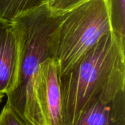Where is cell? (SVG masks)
Masks as SVG:
<instances>
[{"label": "cell", "mask_w": 125, "mask_h": 125, "mask_svg": "<svg viewBox=\"0 0 125 125\" xmlns=\"http://www.w3.org/2000/svg\"><path fill=\"white\" fill-rule=\"evenodd\" d=\"M59 83L62 125H73L94 104L125 91V50L112 33L103 36L59 75Z\"/></svg>", "instance_id": "obj_1"}, {"label": "cell", "mask_w": 125, "mask_h": 125, "mask_svg": "<svg viewBox=\"0 0 125 125\" xmlns=\"http://www.w3.org/2000/svg\"><path fill=\"white\" fill-rule=\"evenodd\" d=\"M62 13L48 4L12 22L18 42V67L15 84L6 94L7 104L31 125H44L34 93L38 70L55 59L56 33Z\"/></svg>", "instance_id": "obj_2"}, {"label": "cell", "mask_w": 125, "mask_h": 125, "mask_svg": "<svg viewBox=\"0 0 125 125\" xmlns=\"http://www.w3.org/2000/svg\"><path fill=\"white\" fill-rule=\"evenodd\" d=\"M111 33L106 0H86L62 12L55 51L59 75L71 68L103 36Z\"/></svg>", "instance_id": "obj_3"}, {"label": "cell", "mask_w": 125, "mask_h": 125, "mask_svg": "<svg viewBox=\"0 0 125 125\" xmlns=\"http://www.w3.org/2000/svg\"><path fill=\"white\" fill-rule=\"evenodd\" d=\"M34 93L44 125H62V98L55 59L41 64L34 82Z\"/></svg>", "instance_id": "obj_4"}, {"label": "cell", "mask_w": 125, "mask_h": 125, "mask_svg": "<svg viewBox=\"0 0 125 125\" xmlns=\"http://www.w3.org/2000/svg\"><path fill=\"white\" fill-rule=\"evenodd\" d=\"M18 50L12 23L0 20V96L14 87L18 74Z\"/></svg>", "instance_id": "obj_5"}, {"label": "cell", "mask_w": 125, "mask_h": 125, "mask_svg": "<svg viewBox=\"0 0 125 125\" xmlns=\"http://www.w3.org/2000/svg\"><path fill=\"white\" fill-rule=\"evenodd\" d=\"M73 125H125V91L109 102L94 104Z\"/></svg>", "instance_id": "obj_6"}, {"label": "cell", "mask_w": 125, "mask_h": 125, "mask_svg": "<svg viewBox=\"0 0 125 125\" xmlns=\"http://www.w3.org/2000/svg\"><path fill=\"white\" fill-rule=\"evenodd\" d=\"M48 3V0H0V20L12 23Z\"/></svg>", "instance_id": "obj_7"}, {"label": "cell", "mask_w": 125, "mask_h": 125, "mask_svg": "<svg viewBox=\"0 0 125 125\" xmlns=\"http://www.w3.org/2000/svg\"><path fill=\"white\" fill-rule=\"evenodd\" d=\"M111 31L125 50V0H106Z\"/></svg>", "instance_id": "obj_8"}, {"label": "cell", "mask_w": 125, "mask_h": 125, "mask_svg": "<svg viewBox=\"0 0 125 125\" xmlns=\"http://www.w3.org/2000/svg\"><path fill=\"white\" fill-rule=\"evenodd\" d=\"M0 125H31L7 103L0 112Z\"/></svg>", "instance_id": "obj_9"}, {"label": "cell", "mask_w": 125, "mask_h": 125, "mask_svg": "<svg viewBox=\"0 0 125 125\" xmlns=\"http://www.w3.org/2000/svg\"><path fill=\"white\" fill-rule=\"evenodd\" d=\"M86 0H51L48 6L53 12L62 13Z\"/></svg>", "instance_id": "obj_10"}, {"label": "cell", "mask_w": 125, "mask_h": 125, "mask_svg": "<svg viewBox=\"0 0 125 125\" xmlns=\"http://www.w3.org/2000/svg\"><path fill=\"white\" fill-rule=\"evenodd\" d=\"M2 99H3V97H2L1 96H0V103L1 102V100H2Z\"/></svg>", "instance_id": "obj_11"}, {"label": "cell", "mask_w": 125, "mask_h": 125, "mask_svg": "<svg viewBox=\"0 0 125 125\" xmlns=\"http://www.w3.org/2000/svg\"><path fill=\"white\" fill-rule=\"evenodd\" d=\"M51 1V0H48V2H49V1Z\"/></svg>", "instance_id": "obj_12"}]
</instances>
